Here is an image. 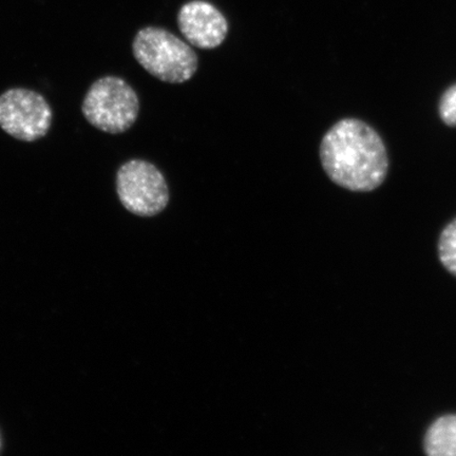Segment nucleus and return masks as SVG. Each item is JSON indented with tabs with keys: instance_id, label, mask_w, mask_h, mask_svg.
I'll use <instances>...</instances> for the list:
<instances>
[{
	"instance_id": "f257e3e1",
	"label": "nucleus",
	"mask_w": 456,
	"mask_h": 456,
	"mask_svg": "<svg viewBox=\"0 0 456 456\" xmlns=\"http://www.w3.org/2000/svg\"><path fill=\"white\" fill-rule=\"evenodd\" d=\"M322 165L330 181L347 191L368 192L387 178V148L378 131L357 118H344L324 134Z\"/></svg>"
},
{
	"instance_id": "423d86ee",
	"label": "nucleus",
	"mask_w": 456,
	"mask_h": 456,
	"mask_svg": "<svg viewBox=\"0 0 456 456\" xmlns=\"http://www.w3.org/2000/svg\"><path fill=\"white\" fill-rule=\"evenodd\" d=\"M178 26L188 43L203 50L219 47L228 32L225 16L205 0H191L182 5Z\"/></svg>"
},
{
	"instance_id": "20e7f679",
	"label": "nucleus",
	"mask_w": 456,
	"mask_h": 456,
	"mask_svg": "<svg viewBox=\"0 0 456 456\" xmlns=\"http://www.w3.org/2000/svg\"><path fill=\"white\" fill-rule=\"evenodd\" d=\"M117 192L123 207L140 216L162 213L169 202L168 185L163 174L144 159H130L118 168Z\"/></svg>"
},
{
	"instance_id": "39448f33",
	"label": "nucleus",
	"mask_w": 456,
	"mask_h": 456,
	"mask_svg": "<svg viewBox=\"0 0 456 456\" xmlns=\"http://www.w3.org/2000/svg\"><path fill=\"white\" fill-rule=\"evenodd\" d=\"M53 124V110L42 94L13 88L0 95V128L13 138L34 142L44 138Z\"/></svg>"
},
{
	"instance_id": "1a4fd4ad",
	"label": "nucleus",
	"mask_w": 456,
	"mask_h": 456,
	"mask_svg": "<svg viewBox=\"0 0 456 456\" xmlns=\"http://www.w3.org/2000/svg\"><path fill=\"white\" fill-rule=\"evenodd\" d=\"M440 117L450 127H456V84L444 91L440 101Z\"/></svg>"
},
{
	"instance_id": "7ed1b4c3",
	"label": "nucleus",
	"mask_w": 456,
	"mask_h": 456,
	"mask_svg": "<svg viewBox=\"0 0 456 456\" xmlns=\"http://www.w3.org/2000/svg\"><path fill=\"white\" fill-rule=\"evenodd\" d=\"M82 110L85 118L96 129L118 134L133 127L139 117L140 101L123 78L105 77L91 85Z\"/></svg>"
},
{
	"instance_id": "f03ea898",
	"label": "nucleus",
	"mask_w": 456,
	"mask_h": 456,
	"mask_svg": "<svg viewBox=\"0 0 456 456\" xmlns=\"http://www.w3.org/2000/svg\"><path fill=\"white\" fill-rule=\"evenodd\" d=\"M134 56L144 69L159 81L183 84L198 70V55L190 45L159 27H146L135 34Z\"/></svg>"
},
{
	"instance_id": "6e6552de",
	"label": "nucleus",
	"mask_w": 456,
	"mask_h": 456,
	"mask_svg": "<svg viewBox=\"0 0 456 456\" xmlns=\"http://www.w3.org/2000/svg\"><path fill=\"white\" fill-rule=\"evenodd\" d=\"M438 256L444 269L456 277V218L441 233Z\"/></svg>"
},
{
	"instance_id": "0eeeda50",
	"label": "nucleus",
	"mask_w": 456,
	"mask_h": 456,
	"mask_svg": "<svg viewBox=\"0 0 456 456\" xmlns=\"http://www.w3.org/2000/svg\"><path fill=\"white\" fill-rule=\"evenodd\" d=\"M424 449L430 456H456V414L433 421L426 432Z\"/></svg>"
}]
</instances>
